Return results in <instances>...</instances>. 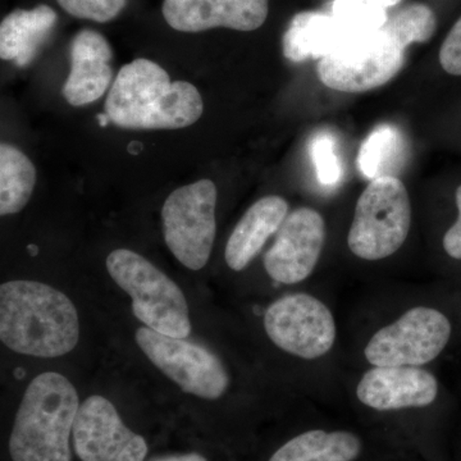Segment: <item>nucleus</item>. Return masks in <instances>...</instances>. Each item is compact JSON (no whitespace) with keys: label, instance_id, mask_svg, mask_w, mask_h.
Masks as SVG:
<instances>
[{"label":"nucleus","instance_id":"18","mask_svg":"<svg viewBox=\"0 0 461 461\" xmlns=\"http://www.w3.org/2000/svg\"><path fill=\"white\" fill-rule=\"evenodd\" d=\"M57 14L50 5L30 11L16 9L0 25V57L14 65H29L57 23Z\"/></svg>","mask_w":461,"mask_h":461},{"label":"nucleus","instance_id":"17","mask_svg":"<svg viewBox=\"0 0 461 461\" xmlns=\"http://www.w3.org/2000/svg\"><path fill=\"white\" fill-rule=\"evenodd\" d=\"M350 38L332 14L321 12H300L291 20L284 35V56L291 62L308 58L330 56Z\"/></svg>","mask_w":461,"mask_h":461},{"label":"nucleus","instance_id":"21","mask_svg":"<svg viewBox=\"0 0 461 461\" xmlns=\"http://www.w3.org/2000/svg\"><path fill=\"white\" fill-rule=\"evenodd\" d=\"M405 156V141L402 132L391 124L377 127L363 142L357 165L366 177L393 176L402 165Z\"/></svg>","mask_w":461,"mask_h":461},{"label":"nucleus","instance_id":"28","mask_svg":"<svg viewBox=\"0 0 461 461\" xmlns=\"http://www.w3.org/2000/svg\"><path fill=\"white\" fill-rule=\"evenodd\" d=\"M150 461H206L204 456L199 454L172 455V456L157 457Z\"/></svg>","mask_w":461,"mask_h":461},{"label":"nucleus","instance_id":"8","mask_svg":"<svg viewBox=\"0 0 461 461\" xmlns=\"http://www.w3.org/2000/svg\"><path fill=\"white\" fill-rule=\"evenodd\" d=\"M135 339L148 359L184 393L215 400L229 388V373L220 357L204 346L163 335L149 327L136 330Z\"/></svg>","mask_w":461,"mask_h":461},{"label":"nucleus","instance_id":"9","mask_svg":"<svg viewBox=\"0 0 461 461\" xmlns=\"http://www.w3.org/2000/svg\"><path fill=\"white\" fill-rule=\"evenodd\" d=\"M450 336L451 323L445 314L417 306L375 332L364 355L373 366H420L444 351Z\"/></svg>","mask_w":461,"mask_h":461},{"label":"nucleus","instance_id":"5","mask_svg":"<svg viewBox=\"0 0 461 461\" xmlns=\"http://www.w3.org/2000/svg\"><path fill=\"white\" fill-rule=\"evenodd\" d=\"M411 205L395 176L375 178L355 206L348 245L355 257L375 262L395 254L408 239Z\"/></svg>","mask_w":461,"mask_h":461},{"label":"nucleus","instance_id":"20","mask_svg":"<svg viewBox=\"0 0 461 461\" xmlns=\"http://www.w3.org/2000/svg\"><path fill=\"white\" fill-rule=\"evenodd\" d=\"M36 184V169L16 147L0 145V214H16L32 198Z\"/></svg>","mask_w":461,"mask_h":461},{"label":"nucleus","instance_id":"13","mask_svg":"<svg viewBox=\"0 0 461 461\" xmlns=\"http://www.w3.org/2000/svg\"><path fill=\"white\" fill-rule=\"evenodd\" d=\"M162 12L176 32L194 33L217 27L254 32L268 17L269 0H165Z\"/></svg>","mask_w":461,"mask_h":461},{"label":"nucleus","instance_id":"27","mask_svg":"<svg viewBox=\"0 0 461 461\" xmlns=\"http://www.w3.org/2000/svg\"><path fill=\"white\" fill-rule=\"evenodd\" d=\"M456 205L459 211L456 223L446 232L444 249L454 259L461 260V186L456 190Z\"/></svg>","mask_w":461,"mask_h":461},{"label":"nucleus","instance_id":"10","mask_svg":"<svg viewBox=\"0 0 461 461\" xmlns=\"http://www.w3.org/2000/svg\"><path fill=\"white\" fill-rule=\"evenodd\" d=\"M264 329L281 350L306 360L329 354L338 335L329 306L302 293L282 296L269 305Z\"/></svg>","mask_w":461,"mask_h":461},{"label":"nucleus","instance_id":"2","mask_svg":"<svg viewBox=\"0 0 461 461\" xmlns=\"http://www.w3.org/2000/svg\"><path fill=\"white\" fill-rule=\"evenodd\" d=\"M203 111L193 84L173 83L165 68L145 58L120 69L105 102L108 120L130 130L185 129L198 122Z\"/></svg>","mask_w":461,"mask_h":461},{"label":"nucleus","instance_id":"22","mask_svg":"<svg viewBox=\"0 0 461 461\" xmlns=\"http://www.w3.org/2000/svg\"><path fill=\"white\" fill-rule=\"evenodd\" d=\"M402 0H335L332 16L350 36L366 35L382 29L387 23V9Z\"/></svg>","mask_w":461,"mask_h":461},{"label":"nucleus","instance_id":"11","mask_svg":"<svg viewBox=\"0 0 461 461\" xmlns=\"http://www.w3.org/2000/svg\"><path fill=\"white\" fill-rule=\"evenodd\" d=\"M74 446L81 461H144V437L124 426L113 403L105 397H87L76 415Z\"/></svg>","mask_w":461,"mask_h":461},{"label":"nucleus","instance_id":"12","mask_svg":"<svg viewBox=\"0 0 461 461\" xmlns=\"http://www.w3.org/2000/svg\"><path fill=\"white\" fill-rule=\"evenodd\" d=\"M326 242V223L312 208L288 214L264 257L269 277L285 285L303 282L313 273Z\"/></svg>","mask_w":461,"mask_h":461},{"label":"nucleus","instance_id":"15","mask_svg":"<svg viewBox=\"0 0 461 461\" xmlns=\"http://www.w3.org/2000/svg\"><path fill=\"white\" fill-rule=\"evenodd\" d=\"M113 51L107 39L93 30H83L71 44V72L63 95L74 107L91 104L104 95L113 78Z\"/></svg>","mask_w":461,"mask_h":461},{"label":"nucleus","instance_id":"24","mask_svg":"<svg viewBox=\"0 0 461 461\" xmlns=\"http://www.w3.org/2000/svg\"><path fill=\"white\" fill-rule=\"evenodd\" d=\"M311 154L318 181L323 186L338 185L342 176V167L338 154V142L332 133H317L311 142Z\"/></svg>","mask_w":461,"mask_h":461},{"label":"nucleus","instance_id":"1","mask_svg":"<svg viewBox=\"0 0 461 461\" xmlns=\"http://www.w3.org/2000/svg\"><path fill=\"white\" fill-rule=\"evenodd\" d=\"M80 338L74 303L62 291L36 281H9L0 286V339L14 353L59 357Z\"/></svg>","mask_w":461,"mask_h":461},{"label":"nucleus","instance_id":"6","mask_svg":"<svg viewBox=\"0 0 461 461\" xmlns=\"http://www.w3.org/2000/svg\"><path fill=\"white\" fill-rule=\"evenodd\" d=\"M406 48L386 27L350 36L335 53L321 58L318 77L330 89L364 93L384 86L405 65Z\"/></svg>","mask_w":461,"mask_h":461},{"label":"nucleus","instance_id":"3","mask_svg":"<svg viewBox=\"0 0 461 461\" xmlns=\"http://www.w3.org/2000/svg\"><path fill=\"white\" fill-rule=\"evenodd\" d=\"M80 402L65 375L41 373L32 379L18 406L9 438L14 461H71L69 436Z\"/></svg>","mask_w":461,"mask_h":461},{"label":"nucleus","instance_id":"7","mask_svg":"<svg viewBox=\"0 0 461 461\" xmlns=\"http://www.w3.org/2000/svg\"><path fill=\"white\" fill-rule=\"evenodd\" d=\"M218 191L214 182L200 180L173 191L162 208L167 247L191 271L204 268L213 249Z\"/></svg>","mask_w":461,"mask_h":461},{"label":"nucleus","instance_id":"16","mask_svg":"<svg viewBox=\"0 0 461 461\" xmlns=\"http://www.w3.org/2000/svg\"><path fill=\"white\" fill-rule=\"evenodd\" d=\"M288 215L286 200L277 195L258 200L236 224L226 245L227 266L241 272L256 259L267 240L278 232Z\"/></svg>","mask_w":461,"mask_h":461},{"label":"nucleus","instance_id":"4","mask_svg":"<svg viewBox=\"0 0 461 461\" xmlns=\"http://www.w3.org/2000/svg\"><path fill=\"white\" fill-rule=\"evenodd\" d=\"M107 269L112 280L131 297L132 313L145 326L172 338H189V304L168 276L129 249L112 251Z\"/></svg>","mask_w":461,"mask_h":461},{"label":"nucleus","instance_id":"14","mask_svg":"<svg viewBox=\"0 0 461 461\" xmlns=\"http://www.w3.org/2000/svg\"><path fill=\"white\" fill-rule=\"evenodd\" d=\"M438 382L418 366H375L357 387L359 402L378 411L424 408L435 402Z\"/></svg>","mask_w":461,"mask_h":461},{"label":"nucleus","instance_id":"23","mask_svg":"<svg viewBox=\"0 0 461 461\" xmlns=\"http://www.w3.org/2000/svg\"><path fill=\"white\" fill-rule=\"evenodd\" d=\"M384 27L393 33L402 47L414 42H427L435 35L437 18L435 12L426 5L415 3L406 5L388 17Z\"/></svg>","mask_w":461,"mask_h":461},{"label":"nucleus","instance_id":"19","mask_svg":"<svg viewBox=\"0 0 461 461\" xmlns=\"http://www.w3.org/2000/svg\"><path fill=\"white\" fill-rule=\"evenodd\" d=\"M362 453L359 437L346 430H308L294 437L269 461H354Z\"/></svg>","mask_w":461,"mask_h":461},{"label":"nucleus","instance_id":"26","mask_svg":"<svg viewBox=\"0 0 461 461\" xmlns=\"http://www.w3.org/2000/svg\"><path fill=\"white\" fill-rule=\"evenodd\" d=\"M439 63L447 74L461 76V17L442 42Z\"/></svg>","mask_w":461,"mask_h":461},{"label":"nucleus","instance_id":"25","mask_svg":"<svg viewBox=\"0 0 461 461\" xmlns=\"http://www.w3.org/2000/svg\"><path fill=\"white\" fill-rule=\"evenodd\" d=\"M57 2L71 16L95 21L99 23L114 20L127 5V0H57Z\"/></svg>","mask_w":461,"mask_h":461}]
</instances>
